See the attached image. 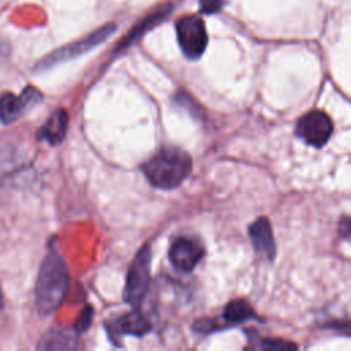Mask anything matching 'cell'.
Returning a JSON list of instances; mask_svg holds the SVG:
<instances>
[{"mask_svg": "<svg viewBox=\"0 0 351 351\" xmlns=\"http://www.w3.org/2000/svg\"><path fill=\"white\" fill-rule=\"evenodd\" d=\"M339 233L344 239L351 240V217L341 218V221L339 222Z\"/></svg>", "mask_w": 351, "mask_h": 351, "instance_id": "19", "label": "cell"}, {"mask_svg": "<svg viewBox=\"0 0 351 351\" xmlns=\"http://www.w3.org/2000/svg\"><path fill=\"white\" fill-rule=\"evenodd\" d=\"M200 8L206 14H214L222 7V0H199Z\"/></svg>", "mask_w": 351, "mask_h": 351, "instance_id": "18", "label": "cell"}, {"mask_svg": "<svg viewBox=\"0 0 351 351\" xmlns=\"http://www.w3.org/2000/svg\"><path fill=\"white\" fill-rule=\"evenodd\" d=\"M256 314L252 310V307L250 306V303L244 299H234L232 302H229L225 306L223 314H222V319L225 321V324H240L243 321L255 318Z\"/></svg>", "mask_w": 351, "mask_h": 351, "instance_id": "12", "label": "cell"}, {"mask_svg": "<svg viewBox=\"0 0 351 351\" xmlns=\"http://www.w3.org/2000/svg\"><path fill=\"white\" fill-rule=\"evenodd\" d=\"M92 317H93V310L90 306H85V308L78 314V318L75 321L74 329L77 332H85L92 322Z\"/></svg>", "mask_w": 351, "mask_h": 351, "instance_id": "16", "label": "cell"}, {"mask_svg": "<svg viewBox=\"0 0 351 351\" xmlns=\"http://www.w3.org/2000/svg\"><path fill=\"white\" fill-rule=\"evenodd\" d=\"M203 245L193 237L181 236L176 239L169 250V258L173 266L182 271H191L203 258Z\"/></svg>", "mask_w": 351, "mask_h": 351, "instance_id": "7", "label": "cell"}, {"mask_svg": "<svg viewBox=\"0 0 351 351\" xmlns=\"http://www.w3.org/2000/svg\"><path fill=\"white\" fill-rule=\"evenodd\" d=\"M261 348L263 350H289V348H296L293 343L280 340V339H262L261 341Z\"/></svg>", "mask_w": 351, "mask_h": 351, "instance_id": "17", "label": "cell"}, {"mask_svg": "<svg viewBox=\"0 0 351 351\" xmlns=\"http://www.w3.org/2000/svg\"><path fill=\"white\" fill-rule=\"evenodd\" d=\"M191 169V156L177 147H166L160 149L141 166L147 180L154 186L162 189L178 186L188 177Z\"/></svg>", "mask_w": 351, "mask_h": 351, "instance_id": "2", "label": "cell"}, {"mask_svg": "<svg viewBox=\"0 0 351 351\" xmlns=\"http://www.w3.org/2000/svg\"><path fill=\"white\" fill-rule=\"evenodd\" d=\"M178 44L188 59H197L207 45V32L204 22L196 15H185L176 22Z\"/></svg>", "mask_w": 351, "mask_h": 351, "instance_id": "5", "label": "cell"}, {"mask_svg": "<svg viewBox=\"0 0 351 351\" xmlns=\"http://www.w3.org/2000/svg\"><path fill=\"white\" fill-rule=\"evenodd\" d=\"M69 114L64 108L55 110L38 130V137L52 145L60 144L66 136Z\"/></svg>", "mask_w": 351, "mask_h": 351, "instance_id": "10", "label": "cell"}, {"mask_svg": "<svg viewBox=\"0 0 351 351\" xmlns=\"http://www.w3.org/2000/svg\"><path fill=\"white\" fill-rule=\"evenodd\" d=\"M25 106L19 96H15L11 92H4L0 95V121L5 125L15 122L22 112Z\"/></svg>", "mask_w": 351, "mask_h": 351, "instance_id": "13", "label": "cell"}, {"mask_svg": "<svg viewBox=\"0 0 351 351\" xmlns=\"http://www.w3.org/2000/svg\"><path fill=\"white\" fill-rule=\"evenodd\" d=\"M250 237L252 245L258 254L271 259L276 255V243L271 230V225L267 218L262 217L254 221L250 226Z\"/></svg>", "mask_w": 351, "mask_h": 351, "instance_id": "8", "label": "cell"}, {"mask_svg": "<svg viewBox=\"0 0 351 351\" xmlns=\"http://www.w3.org/2000/svg\"><path fill=\"white\" fill-rule=\"evenodd\" d=\"M169 11H171V4H166L165 7H160V8H158L155 12L147 15V18H144L138 25H136L134 29L130 30V33L122 40V43H119L118 49L125 48V47H128L129 44H132V43H133L137 37H140L147 29H149L152 25H155L156 22H159L160 19H163V18L169 14Z\"/></svg>", "mask_w": 351, "mask_h": 351, "instance_id": "14", "label": "cell"}, {"mask_svg": "<svg viewBox=\"0 0 351 351\" xmlns=\"http://www.w3.org/2000/svg\"><path fill=\"white\" fill-rule=\"evenodd\" d=\"M78 346V332L74 328L53 326L41 339L40 350H75Z\"/></svg>", "mask_w": 351, "mask_h": 351, "instance_id": "9", "label": "cell"}, {"mask_svg": "<svg viewBox=\"0 0 351 351\" xmlns=\"http://www.w3.org/2000/svg\"><path fill=\"white\" fill-rule=\"evenodd\" d=\"M112 330L119 335L143 336L151 330V322L138 308H136L118 318L114 322Z\"/></svg>", "mask_w": 351, "mask_h": 351, "instance_id": "11", "label": "cell"}, {"mask_svg": "<svg viewBox=\"0 0 351 351\" xmlns=\"http://www.w3.org/2000/svg\"><path fill=\"white\" fill-rule=\"evenodd\" d=\"M115 29H117L115 23H106V25L100 26L99 29H96L95 32H92L90 34H88L86 37L51 52L49 55L43 58L36 64V67H34L36 71L48 70V69H51V67H53L59 63L71 60L77 56H81L82 53H85L88 51H92L95 47L104 43L115 32Z\"/></svg>", "mask_w": 351, "mask_h": 351, "instance_id": "3", "label": "cell"}, {"mask_svg": "<svg viewBox=\"0 0 351 351\" xmlns=\"http://www.w3.org/2000/svg\"><path fill=\"white\" fill-rule=\"evenodd\" d=\"M151 269V247L145 244L134 256L126 277V285L123 291V299L129 304L138 307L144 299L149 284Z\"/></svg>", "mask_w": 351, "mask_h": 351, "instance_id": "4", "label": "cell"}, {"mask_svg": "<svg viewBox=\"0 0 351 351\" xmlns=\"http://www.w3.org/2000/svg\"><path fill=\"white\" fill-rule=\"evenodd\" d=\"M333 132V123L329 115L319 110H313L299 118L296 123V134L308 145L322 147Z\"/></svg>", "mask_w": 351, "mask_h": 351, "instance_id": "6", "label": "cell"}, {"mask_svg": "<svg viewBox=\"0 0 351 351\" xmlns=\"http://www.w3.org/2000/svg\"><path fill=\"white\" fill-rule=\"evenodd\" d=\"M3 304H4L3 303V293H1V289H0V310L3 308Z\"/></svg>", "mask_w": 351, "mask_h": 351, "instance_id": "21", "label": "cell"}, {"mask_svg": "<svg viewBox=\"0 0 351 351\" xmlns=\"http://www.w3.org/2000/svg\"><path fill=\"white\" fill-rule=\"evenodd\" d=\"M19 97L26 110L30 107H34L43 101V93L34 86H26L23 89V92L19 95Z\"/></svg>", "mask_w": 351, "mask_h": 351, "instance_id": "15", "label": "cell"}, {"mask_svg": "<svg viewBox=\"0 0 351 351\" xmlns=\"http://www.w3.org/2000/svg\"><path fill=\"white\" fill-rule=\"evenodd\" d=\"M333 328L336 330H340V332L346 333V335H351V324H346V322H343V324H333Z\"/></svg>", "mask_w": 351, "mask_h": 351, "instance_id": "20", "label": "cell"}, {"mask_svg": "<svg viewBox=\"0 0 351 351\" xmlns=\"http://www.w3.org/2000/svg\"><path fill=\"white\" fill-rule=\"evenodd\" d=\"M69 289V270L64 259L52 250L43 259L36 282V304L41 314L53 313Z\"/></svg>", "mask_w": 351, "mask_h": 351, "instance_id": "1", "label": "cell"}]
</instances>
